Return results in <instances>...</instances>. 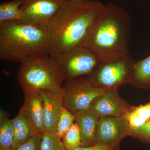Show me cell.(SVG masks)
Returning <instances> with one entry per match:
<instances>
[{"label": "cell", "mask_w": 150, "mask_h": 150, "mask_svg": "<svg viewBox=\"0 0 150 150\" xmlns=\"http://www.w3.org/2000/svg\"><path fill=\"white\" fill-rule=\"evenodd\" d=\"M104 7L98 0H67L48 28V55L57 61L83 46Z\"/></svg>", "instance_id": "cell-1"}, {"label": "cell", "mask_w": 150, "mask_h": 150, "mask_svg": "<svg viewBox=\"0 0 150 150\" xmlns=\"http://www.w3.org/2000/svg\"><path fill=\"white\" fill-rule=\"evenodd\" d=\"M132 21L125 9L112 3L105 5L102 14L89 33L83 46L100 62L121 59L129 55Z\"/></svg>", "instance_id": "cell-2"}, {"label": "cell", "mask_w": 150, "mask_h": 150, "mask_svg": "<svg viewBox=\"0 0 150 150\" xmlns=\"http://www.w3.org/2000/svg\"><path fill=\"white\" fill-rule=\"evenodd\" d=\"M47 36V30L32 25L0 23V59L21 63L30 57L48 54Z\"/></svg>", "instance_id": "cell-3"}, {"label": "cell", "mask_w": 150, "mask_h": 150, "mask_svg": "<svg viewBox=\"0 0 150 150\" xmlns=\"http://www.w3.org/2000/svg\"><path fill=\"white\" fill-rule=\"evenodd\" d=\"M20 64L17 78L22 89L62 88L64 79L57 62L48 54L30 57Z\"/></svg>", "instance_id": "cell-4"}, {"label": "cell", "mask_w": 150, "mask_h": 150, "mask_svg": "<svg viewBox=\"0 0 150 150\" xmlns=\"http://www.w3.org/2000/svg\"><path fill=\"white\" fill-rule=\"evenodd\" d=\"M136 62L129 55L113 61L100 62L86 79L97 87L118 88L124 84L131 83Z\"/></svg>", "instance_id": "cell-5"}, {"label": "cell", "mask_w": 150, "mask_h": 150, "mask_svg": "<svg viewBox=\"0 0 150 150\" xmlns=\"http://www.w3.org/2000/svg\"><path fill=\"white\" fill-rule=\"evenodd\" d=\"M62 88L65 107L74 114L89 107L96 98L108 88L94 86L82 76L66 81Z\"/></svg>", "instance_id": "cell-6"}, {"label": "cell", "mask_w": 150, "mask_h": 150, "mask_svg": "<svg viewBox=\"0 0 150 150\" xmlns=\"http://www.w3.org/2000/svg\"><path fill=\"white\" fill-rule=\"evenodd\" d=\"M67 0H23L19 22L35 25L48 31L51 22Z\"/></svg>", "instance_id": "cell-7"}, {"label": "cell", "mask_w": 150, "mask_h": 150, "mask_svg": "<svg viewBox=\"0 0 150 150\" xmlns=\"http://www.w3.org/2000/svg\"><path fill=\"white\" fill-rule=\"evenodd\" d=\"M56 61L65 81L87 76L100 62L96 55L85 46L75 49Z\"/></svg>", "instance_id": "cell-8"}, {"label": "cell", "mask_w": 150, "mask_h": 150, "mask_svg": "<svg viewBox=\"0 0 150 150\" xmlns=\"http://www.w3.org/2000/svg\"><path fill=\"white\" fill-rule=\"evenodd\" d=\"M131 129L126 117L100 116L97 126L94 145L120 143L129 136Z\"/></svg>", "instance_id": "cell-9"}, {"label": "cell", "mask_w": 150, "mask_h": 150, "mask_svg": "<svg viewBox=\"0 0 150 150\" xmlns=\"http://www.w3.org/2000/svg\"><path fill=\"white\" fill-rule=\"evenodd\" d=\"M118 88H107L102 94L92 101L90 106L100 116L126 118L127 114L135 108L121 98Z\"/></svg>", "instance_id": "cell-10"}, {"label": "cell", "mask_w": 150, "mask_h": 150, "mask_svg": "<svg viewBox=\"0 0 150 150\" xmlns=\"http://www.w3.org/2000/svg\"><path fill=\"white\" fill-rule=\"evenodd\" d=\"M39 91L43 99V121L45 133L56 135L59 117L65 107L63 88L58 90Z\"/></svg>", "instance_id": "cell-11"}, {"label": "cell", "mask_w": 150, "mask_h": 150, "mask_svg": "<svg viewBox=\"0 0 150 150\" xmlns=\"http://www.w3.org/2000/svg\"><path fill=\"white\" fill-rule=\"evenodd\" d=\"M24 102L22 106L30 123L33 134H45L43 121V99L39 90L22 88Z\"/></svg>", "instance_id": "cell-12"}, {"label": "cell", "mask_w": 150, "mask_h": 150, "mask_svg": "<svg viewBox=\"0 0 150 150\" xmlns=\"http://www.w3.org/2000/svg\"><path fill=\"white\" fill-rule=\"evenodd\" d=\"M75 121L81 132L80 146H90L94 145L96 132L100 115L94 108H88L74 113Z\"/></svg>", "instance_id": "cell-13"}, {"label": "cell", "mask_w": 150, "mask_h": 150, "mask_svg": "<svg viewBox=\"0 0 150 150\" xmlns=\"http://www.w3.org/2000/svg\"><path fill=\"white\" fill-rule=\"evenodd\" d=\"M11 121L14 131L12 150L26 142L33 134L29 120L22 107L17 115Z\"/></svg>", "instance_id": "cell-14"}, {"label": "cell", "mask_w": 150, "mask_h": 150, "mask_svg": "<svg viewBox=\"0 0 150 150\" xmlns=\"http://www.w3.org/2000/svg\"><path fill=\"white\" fill-rule=\"evenodd\" d=\"M14 131L8 113L1 109L0 112V150H12Z\"/></svg>", "instance_id": "cell-15"}, {"label": "cell", "mask_w": 150, "mask_h": 150, "mask_svg": "<svg viewBox=\"0 0 150 150\" xmlns=\"http://www.w3.org/2000/svg\"><path fill=\"white\" fill-rule=\"evenodd\" d=\"M131 84L139 88L150 87V55L136 62Z\"/></svg>", "instance_id": "cell-16"}, {"label": "cell", "mask_w": 150, "mask_h": 150, "mask_svg": "<svg viewBox=\"0 0 150 150\" xmlns=\"http://www.w3.org/2000/svg\"><path fill=\"white\" fill-rule=\"evenodd\" d=\"M23 0H11L0 4V23L6 22H21L20 7Z\"/></svg>", "instance_id": "cell-17"}, {"label": "cell", "mask_w": 150, "mask_h": 150, "mask_svg": "<svg viewBox=\"0 0 150 150\" xmlns=\"http://www.w3.org/2000/svg\"><path fill=\"white\" fill-rule=\"evenodd\" d=\"M150 119V103L135 108L129 113V120L131 126L139 128Z\"/></svg>", "instance_id": "cell-18"}, {"label": "cell", "mask_w": 150, "mask_h": 150, "mask_svg": "<svg viewBox=\"0 0 150 150\" xmlns=\"http://www.w3.org/2000/svg\"><path fill=\"white\" fill-rule=\"evenodd\" d=\"M75 120L74 114L66 108L64 107L62 109L57 124L56 136L62 139L72 126Z\"/></svg>", "instance_id": "cell-19"}, {"label": "cell", "mask_w": 150, "mask_h": 150, "mask_svg": "<svg viewBox=\"0 0 150 150\" xmlns=\"http://www.w3.org/2000/svg\"><path fill=\"white\" fill-rule=\"evenodd\" d=\"M62 140L68 150H74L81 146V132L77 123L73 124Z\"/></svg>", "instance_id": "cell-20"}, {"label": "cell", "mask_w": 150, "mask_h": 150, "mask_svg": "<svg viewBox=\"0 0 150 150\" xmlns=\"http://www.w3.org/2000/svg\"><path fill=\"white\" fill-rule=\"evenodd\" d=\"M41 150H68L62 139L56 135L45 133L42 137Z\"/></svg>", "instance_id": "cell-21"}, {"label": "cell", "mask_w": 150, "mask_h": 150, "mask_svg": "<svg viewBox=\"0 0 150 150\" xmlns=\"http://www.w3.org/2000/svg\"><path fill=\"white\" fill-rule=\"evenodd\" d=\"M129 136L150 144V119L139 128L131 129Z\"/></svg>", "instance_id": "cell-22"}, {"label": "cell", "mask_w": 150, "mask_h": 150, "mask_svg": "<svg viewBox=\"0 0 150 150\" xmlns=\"http://www.w3.org/2000/svg\"><path fill=\"white\" fill-rule=\"evenodd\" d=\"M42 137L40 134H33L26 142L12 150H41Z\"/></svg>", "instance_id": "cell-23"}, {"label": "cell", "mask_w": 150, "mask_h": 150, "mask_svg": "<svg viewBox=\"0 0 150 150\" xmlns=\"http://www.w3.org/2000/svg\"><path fill=\"white\" fill-rule=\"evenodd\" d=\"M73 150H120V143L110 145H95L87 147H78Z\"/></svg>", "instance_id": "cell-24"}]
</instances>
